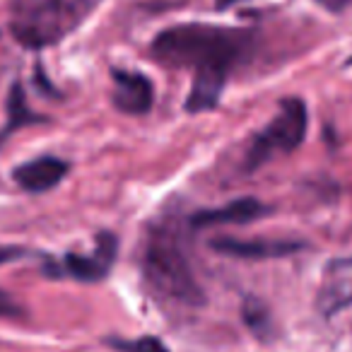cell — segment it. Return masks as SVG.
Segmentation results:
<instances>
[{
    "mask_svg": "<svg viewBox=\"0 0 352 352\" xmlns=\"http://www.w3.org/2000/svg\"><path fill=\"white\" fill-rule=\"evenodd\" d=\"M256 34L222 25H174L152 41V56L166 68L193 70V85L186 99L188 113H203L217 107L230 73L251 54Z\"/></svg>",
    "mask_w": 352,
    "mask_h": 352,
    "instance_id": "obj_1",
    "label": "cell"
},
{
    "mask_svg": "<svg viewBox=\"0 0 352 352\" xmlns=\"http://www.w3.org/2000/svg\"><path fill=\"white\" fill-rule=\"evenodd\" d=\"M188 232H193L188 217L176 212L160 217L147 230L142 246V278L164 302L196 309L206 304V292L188 256Z\"/></svg>",
    "mask_w": 352,
    "mask_h": 352,
    "instance_id": "obj_2",
    "label": "cell"
},
{
    "mask_svg": "<svg viewBox=\"0 0 352 352\" xmlns=\"http://www.w3.org/2000/svg\"><path fill=\"white\" fill-rule=\"evenodd\" d=\"M102 0H12L10 32L27 49H46L70 36Z\"/></svg>",
    "mask_w": 352,
    "mask_h": 352,
    "instance_id": "obj_3",
    "label": "cell"
},
{
    "mask_svg": "<svg viewBox=\"0 0 352 352\" xmlns=\"http://www.w3.org/2000/svg\"><path fill=\"white\" fill-rule=\"evenodd\" d=\"M309 111L302 99H285L280 111L246 150V169L254 171L280 152H294L307 138Z\"/></svg>",
    "mask_w": 352,
    "mask_h": 352,
    "instance_id": "obj_4",
    "label": "cell"
},
{
    "mask_svg": "<svg viewBox=\"0 0 352 352\" xmlns=\"http://www.w3.org/2000/svg\"><path fill=\"white\" fill-rule=\"evenodd\" d=\"M118 241L111 232H102L97 236V246L89 256L85 254H65L63 261H58V265H49V270L54 275H68L80 283H99L109 275L116 258Z\"/></svg>",
    "mask_w": 352,
    "mask_h": 352,
    "instance_id": "obj_5",
    "label": "cell"
},
{
    "mask_svg": "<svg viewBox=\"0 0 352 352\" xmlns=\"http://www.w3.org/2000/svg\"><path fill=\"white\" fill-rule=\"evenodd\" d=\"M113 107L128 116H142L152 109L155 87L142 73L133 70H113Z\"/></svg>",
    "mask_w": 352,
    "mask_h": 352,
    "instance_id": "obj_6",
    "label": "cell"
},
{
    "mask_svg": "<svg viewBox=\"0 0 352 352\" xmlns=\"http://www.w3.org/2000/svg\"><path fill=\"white\" fill-rule=\"evenodd\" d=\"M210 246L217 254L236 256V258H283V256L297 254L304 249L302 241L289 239H234V236H220L212 239Z\"/></svg>",
    "mask_w": 352,
    "mask_h": 352,
    "instance_id": "obj_7",
    "label": "cell"
},
{
    "mask_svg": "<svg viewBox=\"0 0 352 352\" xmlns=\"http://www.w3.org/2000/svg\"><path fill=\"white\" fill-rule=\"evenodd\" d=\"M68 174V164L58 157H36L32 162L15 166L12 169V179L15 184L27 193H46L54 186H58Z\"/></svg>",
    "mask_w": 352,
    "mask_h": 352,
    "instance_id": "obj_8",
    "label": "cell"
},
{
    "mask_svg": "<svg viewBox=\"0 0 352 352\" xmlns=\"http://www.w3.org/2000/svg\"><path fill=\"white\" fill-rule=\"evenodd\" d=\"M263 215H268V206H263L256 198H239V201H232L222 208L196 212L188 217V225H191V230H206V227L215 225H246V222H254Z\"/></svg>",
    "mask_w": 352,
    "mask_h": 352,
    "instance_id": "obj_9",
    "label": "cell"
},
{
    "mask_svg": "<svg viewBox=\"0 0 352 352\" xmlns=\"http://www.w3.org/2000/svg\"><path fill=\"white\" fill-rule=\"evenodd\" d=\"M8 126L0 131V142L6 140L15 128H25L30 123H39L41 116H36L30 107H27V97H25V89L20 85H12L10 94H8Z\"/></svg>",
    "mask_w": 352,
    "mask_h": 352,
    "instance_id": "obj_10",
    "label": "cell"
},
{
    "mask_svg": "<svg viewBox=\"0 0 352 352\" xmlns=\"http://www.w3.org/2000/svg\"><path fill=\"white\" fill-rule=\"evenodd\" d=\"M241 314H244V321H246V326L254 331V336H258V338H265L270 333V311H268V307H265L261 299H256V297H249L244 302V309H241Z\"/></svg>",
    "mask_w": 352,
    "mask_h": 352,
    "instance_id": "obj_11",
    "label": "cell"
},
{
    "mask_svg": "<svg viewBox=\"0 0 352 352\" xmlns=\"http://www.w3.org/2000/svg\"><path fill=\"white\" fill-rule=\"evenodd\" d=\"M109 345L118 352H169L164 342L155 336H142V338H135V340L113 338V340H109Z\"/></svg>",
    "mask_w": 352,
    "mask_h": 352,
    "instance_id": "obj_12",
    "label": "cell"
},
{
    "mask_svg": "<svg viewBox=\"0 0 352 352\" xmlns=\"http://www.w3.org/2000/svg\"><path fill=\"white\" fill-rule=\"evenodd\" d=\"M22 307L10 297L8 292L0 289V318H12V316H20Z\"/></svg>",
    "mask_w": 352,
    "mask_h": 352,
    "instance_id": "obj_13",
    "label": "cell"
},
{
    "mask_svg": "<svg viewBox=\"0 0 352 352\" xmlns=\"http://www.w3.org/2000/svg\"><path fill=\"white\" fill-rule=\"evenodd\" d=\"M22 256H25V249H22V246L0 244V265H3V263H12V261L22 258Z\"/></svg>",
    "mask_w": 352,
    "mask_h": 352,
    "instance_id": "obj_14",
    "label": "cell"
},
{
    "mask_svg": "<svg viewBox=\"0 0 352 352\" xmlns=\"http://www.w3.org/2000/svg\"><path fill=\"white\" fill-rule=\"evenodd\" d=\"M314 3L328 12H345L352 8V0H314Z\"/></svg>",
    "mask_w": 352,
    "mask_h": 352,
    "instance_id": "obj_15",
    "label": "cell"
},
{
    "mask_svg": "<svg viewBox=\"0 0 352 352\" xmlns=\"http://www.w3.org/2000/svg\"><path fill=\"white\" fill-rule=\"evenodd\" d=\"M234 3H239V0H217V8H222V10H225V8L234 6Z\"/></svg>",
    "mask_w": 352,
    "mask_h": 352,
    "instance_id": "obj_16",
    "label": "cell"
}]
</instances>
